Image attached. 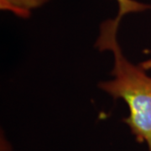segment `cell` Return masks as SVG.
Returning a JSON list of instances; mask_svg holds the SVG:
<instances>
[{
    "instance_id": "6da1fadb",
    "label": "cell",
    "mask_w": 151,
    "mask_h": 151,
    "mask_svg": "<svg viewBox=\"0 0 151 151\" xmlns=\"http://www.w3.org/2000/svg\"><path fill=\"white\" fill-rule=\"evenodd\" d=\"M121 19L114 18L104 21L96 46L99 50H110L114 56L111 72L113 80L100 82L98 86L114 99H123L129 109L124 119L139 143H145L151 151V77L145 67L129 62L124 56L117 40Z\"/></svg>"
},
{
    "instance_id": "7a4b0ae2",
    "label": "cell",
    "mask_w": 151,
    "mask_h": 151,
    "mask_svg": "<svg viewBox=\"0 0 151 151\" xmlns=\"http://www.w3.org/2000/svg\"><path fill=\"white\" fill-rule=\"evenodd\" d=\"M50 0H0V8L2 10L10 11L16 16L28 18L31 11L37 9Z\"/></svg>"
},
{
    "instance_id": "3957f363",
    "label": "cell",
    "mask_w": 151,
    "mask_h": 151,
    "mask_svg": "<svg viewBox=\"0 0 151 151\" xmlns=\"http://www.w3.org/2000/svg\"><path fill=\"white\" fill-rule=\"evenodd\" d=\"M119 4V13L117 17L119 19L129 13H136L145 10H151L150 4H145L134 0H117Z\"/></svg>"
},
{
    "instance_id": "277c9868",
    "label": "cell",
    "mask_w": 151,
    "mask_h": 151,
    "mask_svg": "<svg viewBox=\"0 0 151 151\" xmlns=\"http://www.w3.org/2000/svg\"><path fill=\"white\" fill-rule=\"evenodd\" d=\"M0 151H12L10 143L6 139L4 134L2 132L0 137Z\"/></svg>"
}]
</instances>
